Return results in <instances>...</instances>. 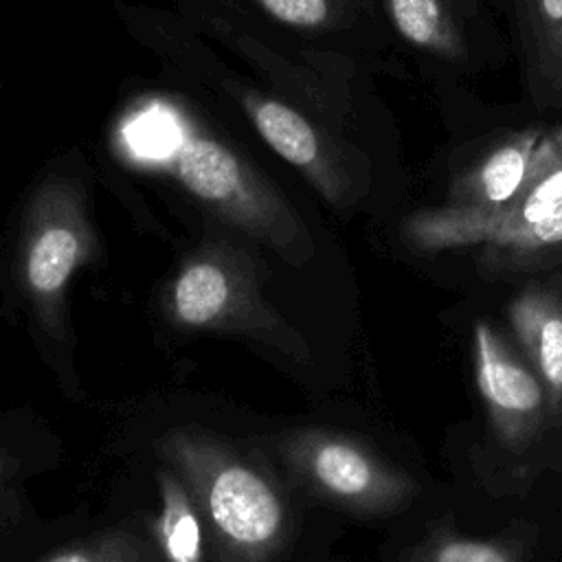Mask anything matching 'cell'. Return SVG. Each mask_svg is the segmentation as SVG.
Wrapping results in <instances>:
<instances>
[{
    "instance_id": "cell-17",
    "label": "cell",
    "mask_w": 562,
    "mask_h": 562,
    "mask_svg": "<svg viewBox=\"0 0 562 562\" xmlns=\"http://www.w3.org/2000/svg\"><path fill=\"white\" fill-rule=\"evenodd\" d=\"M525 9L529 31L547 70L562 46V0H525Z\"/></svg>"
},
{
    "instance_id": "cell-5",
    "label": "cell",
    "mask_w": 562,
    "mask_h": 562,
    "mask_svg": "<svg viewBox=\"0 0 562 562\" xmlns=\"http://www.w3.org/2000/svg\"><path fill=\"white\" fill-rule=\"evenodd\" d=\"M156 452L187 483L215 562H272L292 536V509L274 479L204 428H171Z\"/></svg>"
},
{
    "instance_id": "cell-12",
    "label": "cell",
    "mask_w": 562,
    "mask_h": 562,
    "mask_svg": "<svg viewBox=\"0 0 562 562\" xmlns=\"http://www.w3.org/2000/svg\"><path fill=\"white\" fill-rule=\"evenodd\" d=\"M391 26L411 46L450 64L470 57L474 0H380Z\"/></svg>"
},
{
    "instance_id": "cell-4",
    "label": "cell",
    "mask_w": 562,
    "mask_h": 562,
    "mask_svg": "<svg viewBox=\"0 0 562 562\" xmlns=\"http://www.w3.org/2000/svg\"><path fill=\"white\" fill-rule=\"evenodd\" d=\"M13 237L20 292L40 327L61 340L68 285L99 257L92 167L79 145L64 147L35 173L18 206Z\"/></svg>"
},
{
    "instance_id": "cell-16",
    "label": "cell",
    "mask_w": 562,
    "mask_h": 562,
    "mask_svg": "<svg viewBox=\"0 0 562 562\" xmlns=\"http://www.w3.org/2000/svg\"><path fill=\"white\" fill-rule=\"evenodd\" d=\"M37 562H158V551L151 538L132 525H121L57 549Z\"/></svg>"
},
{
    "instance_id": "cell-10",
    "label": "cell",
    "mask_w": 562,
    "mask_h": 562,
    "mask_svg": "<svg viewBox=\"0 0 562 562\" xmlns=\"http://www.w3.org/2000/svg\"><path fill=\"white\" fill-rule=\"evenodd\" d=\"M542 134L544 127L531 125L496 138L450 180L443 206L465 213H492L509 204L531 171Z\"/></svg>"
},
{
    "instance_id": "cell-11",
    "label": "cell",
    "mask_w": 562,
    "mask_h": 562,
    "mask_svg": "<svg viewBox=\"0 0 562 562\" xmlns=\"http://www.w3.org/2000/svg\"><path fill=\"white\" fill-rule=\"evenodd\" d=\"M514 340L542 378L562 428V279L531 281L507 303Z\"/></svg>"
},
{
    "instance_id": "cell-6",
    "label": "cell",
    "mask_w": 562,
    "mask_h": 562,
    "mask_svg": "<svg viewBox=\"0 0 562 562\" xmlns=\"http://www.w3.org/2000/svg\"><path fill=\"white\" fill-rule=\"evenodd\" d=\"M206 226L162 290L167 321L184 331L244 336L307 362L305 338L263 299L268 270L257 244L222 224L206 220Z\"/></svg>"
},
{
    "instance_id": "cell-1",
    "label": "cell",
    "mask_w": 562,
    "mask_h": 562,
    "mask_svg": "<svg viewBox=\"0 0 562 562\" xmlns=\"http://www.w3.org/2000/svg\"><path fill=\"white\" fill-rule=\"evenodd\" d=\"M110 156L285 263L303 266L316 252L305 215L248 143L162 77L132 79V88H123L110 127Z\"/></svg>"
},
{
    "instance_id": "cell-13",
    "label": "cell",
    "mask_w": 562,
    "mask_h": 562,
    "mask_svg": "<svg viewBox=\"0 0 562 562\" xmlns=\"http://www.w3.org/2000/svg\"><path fill=\"white\" fill-rule=\"evenodd\" d=\"M255 13L283 31L336 50L358 35L371 0H244ZM349 55V53H347Z\"/></svg>"
},
{
    "instance_id": "cell-18",
    "label": "cell",
    "mask_w": 562,
    "mask_h": 562,
    "mask_svg": "<svg viewBox=\"0 0 562 562\" xmlns=\"http://www.w3.org/2000/svg\"><path fill=\"white\" fill-rule=\"evenodd\" d=\"M549 75L553 77V81L558 83V88L562 90V46H560V50L555 53V57H553V61L549 64Z\"/></svg>"
},
{
    "instance_id": "cell-3",
    "label": "cell",
    "mask_w": 562,
    "mask_h": 562,
    "mask_svg": "<svg viewBox=\"0 0 562 562\" xmlns=\"http://www.w3.org/2000/svg\"><path fill=\"white\" fill-rule=\"evenodd\" d=\"M171 9L255 79L360 136L358 66L351 55L283 31L244 0H171Z\"/></svg>"
},
{
    "instance_id": "cell-15",
    "label": "cell",
    "mask_w": 562,
    "mask_h": 562,
    "mask_svg": "<svg viewBox=\"0 0 562 562\" xmlns=\"http://www.w3.org/2000/svg\"><path fill=\"white\" fill-rule=\"evenodd\" d=\"M529 555L531 536L525 529L479 538L435 525L402 562H529Z\"/></svg>"
},
{
    "instance_id": "cell-2",
    "label": "cell",
    "mask_w": 562,
    "mask_h": 562,
    "mask_svg": "<svg viewBox=\"0 0 562 562\" xmlns=\"http://www.w3.org/2000/svg\"><path fill=\"white\" fill-rule=\"evenodd\" d=\"M112 9L125 35L158 64L162 79L292 167L331 209L351 211L369 195L373 160L360 136L255 79L173 9L130 0H112Z\"/></svg>"
},
{
    "instance_id": "cell-9",
    "label": "cell",
    "mask_w": 562,
    "mask_h": 562,
    "mask_svg": "<svg viewBox=\"0 0 562 562\" xmlns=\"http://www.w3.org/2000/svg\"><path fill=\"white\" fill-rule=\"evenodd\" d=\"M472 369L492 432L507 450L522 452L547 428L558 426L549 391L533 364L516 340L483 318L472 325Z\"/></svg>"
},
{
    "instance_id": "cell-8",
    "label": "cell",
    "mask_w": 562,
    "mask_h": 562,
    "mask_svg": "<svg viewBox=\"0 0 562 562\" xmlns=\"http://www.w3.org/2000/svg\"><path fill=\"white\" fill-rule=\"evenodd\" d=\"M562 204V125L544 127L531 171L518 195L492 213H465L448 206L411 213L402 239L419 252L483 246L487 259L509 250L536 224Z\"/></svg>"
},
{
    "instance_id": "cell-14",
    "label": "cell",
    "mask_w": 562,
    "mask_h": 562,
    "mask_svg": "<svg viewBox=\"0 0 562 562\" xmlns=\"http://www.w3.org/2000/svg\"><path fill=\"white\" fill-rule=\"evenodd\" d=\"M160 509L151 525V540L165 562H206L209 536L202 514L184 479L162 463L156 472Z\"/></svg>"
},
{
    "instance_id": "cell-7",
    "label": "cell",
    "mask_w": 562,
    "mask_h": 562,
    "mask_svg": "<svg viewBox=\"0 0 562 562\" xmlns=\"http://www.w3.org/2000/svg\"><path fill=\"white\" fill-rule=\"evenodd\" d=\"M272 446L299 490L347 514L389 516L408 507L419 492L406 470L336 428H292L274 437Z\"/></svg>"
}]
</instances>
